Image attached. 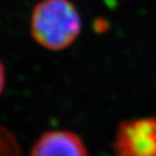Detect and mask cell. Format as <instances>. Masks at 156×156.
Listing matches in <instances>:
<instances>
[{"instance_id": "obj_1", "label": "cell", "mask_w": 156, "mask_h": 156, "mask_svg": "<svg viewBox=\"0 0 156 156\" xmlns=\"http://www.w3.org/2000/svg\"><path fill=\"white\" fill-rule=\"evenodd\" d=\"M81 17L70 0H41L30 16V34L44 49L61 51L70 47L81 32Z\"/></svg>"}, {"instance_id": "obj_2", "label": "cell", "mask_w": 156, "mask_h": 156, "mask_svg": "<svg viewBox=\"0 0 156 156\" xmlns=\"http://www.w3.org/2000/svg\"><path fill=\"white\" fill-rule=\"evenodd\" d=\"M113 150L115 156H156V115L121 122Z\"/></svg>"}, {"instance_id": "obj_3", "label": "cell", "mask_w": 156, "mask_h": 156, "mask_svg": "<svg viewBox=\"0 0 156 156\" xmlns=\"http://www.w3.org/2000/svg\"><path fill=\"white\" fill-rule=\"evenodd\" d=\"M30 156H88V153L77 134L66 130H53L44 133L37 140Z\"/></svg>"}, {"instance_id": "obj_4", "label": "cell", "mask_w": 156, "mask_h": 156, "mask_svg": "<svg viewBox=\"0 0 156 156\" xmlns=\"http://www.w3.org/2000/svg\"><path fill=\"white\" fill-rule=\"evenodd\" d=\"M0 156H20L16 138L10 131L0 125Z\"/></svg>"}, {"instance_id": "obj_5", "label": "cell", "mask_w": 156, "mask_h": 156, "mask_svg": "<svg viewBox=\"0 0 156 156\" xmlns=\"http://www.w3.org/2000/svg\"><path fill=\"white\" fill-rule=\"evenodd\" d=\"M5 81H6V76H5V70H4V66L0 61V95L3 92V89H4L5 86Z\"/></svg>"}]
</instances>
